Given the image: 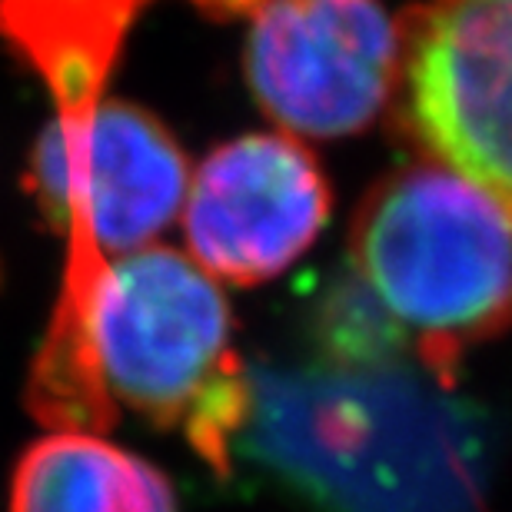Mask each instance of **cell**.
I'll return each instance as SVG.
<instances>
[{
    "mask_svg": "<svg viewBox=\"0 0 512 512\" xmlns=\"http://www.w3.org/2000/svg\"><path fill=\"white\" fill-rule=\"evenodd\" d=\"M130 24L94 4L27 10L4 44L27 60L54 100L30 157V197L64 240V283L30 363L27 406L40 423L107 433L117 419L90 350V303L107 263L153 247L183 210L190 167L150 110L107 97Z\"/></svg>",
    "mask_w": 512,
    "mask_h": 512,
    "instance_id": "cell-1",
    "label": "cell"
},
{
    "mask_svg": "<svg viewBox=\"0 0 512 512\" xmlns=\"http://www.w3.org/2000/svg\"><path fill=\"white\" fill-rule=\"evenodd\" d=\"M353 270L386 340L446 373L512 326V213L446 163H406L360 207Z\"/></svg>",
    "mask_w": 512,
    "mask_h": 512,
    "instance_id": "cell-2",
    "label": "cell"
},
{
    "mask_svg": "<svg viewBox=\"0 0 512 512\" xmlns=\"http://www.w3.org/2000/svg\"><path fill=\"white\" fill-rule=\"evenodd\" d=\"M90 350L114 409L183 436L203 463L230 473L253 389L230 303L207 270L170 247L107 263L90 303Z\"/></svg>",
    "mask_w": 512,
    "mask_h": 512,
    "instance_id": "cell-3",
    "label": "cell"
},
{
    "mask_svg": "<svg viewBox=\"0 0 512 512\" xmlns=\"http://www.w3.org/2000/svg\"><path fill=\"white\" fill-rule=\"evenodd\" d=\"M250 17V90L290 137H350L389 104L403 30L380 0H263Z\"/></svg>",
    "mask_w": 512,
    "mask_h": 512,
    "instance_id": "cell-4",
    "label": "cell"
},
{
    "mask_svg": "<svg viewBox=\"0 0 512 512\" xmlns=\"http://www.w3.org/2000/svg\"><path fill=\"white\" fill-rule=\"evenodd\" d=\"M403 117L512 213V0H429L403 27Z\"/></svg>",
    "mask_w": 512,
    "mask_h": 512,
    "instance_id": "cell-5",
    "label": "cell"
},
{
    "mask_svg": "<svg viewBox=\"0 0 512 512\" xmlns=\"http://www.w3.org/2000/svg\"><path fill=\"white\" fill-rule=\"evenodd\" d=\"M330 220V183L290 133H247L193 173L183 200L190 260L213 280L256 286L313 247Z\"/></svg>",
    "mask_w": 512,
    "mask_h": 512,
    "instance_id": "cell-6",
    "label": "cell"
},
{
    "mask_svg": "<svg viewBox=\"0 0 512 512\" xmlns=\"http://www.w3.org/2000/svg\"><path fill=\"white\" fill-rule=\"evenodd\" d=\"M10 512H177V496L157 466L104 433L54 429L20 456Z\"/></svg>",
    "mask_w": 512,
    "mask_h": 512,
    "instance_id": "cell-7",
    "label": "cell"
},
{
    "mask_svg": "<svg viewBox=\"0 0 512 512\" xmlns=\"http://www.w3.org/2000/svg\"><path fill=\"white\" fill-rule=\"evenodd\" d=\"M193 4L210 10V14H250L263 0H193Z\"/></svg>",
    "mask_w": 512,
    "mask_h": 512,
    "instance_id": "cell-8",
    "label": "cell"
}]
</instances>
